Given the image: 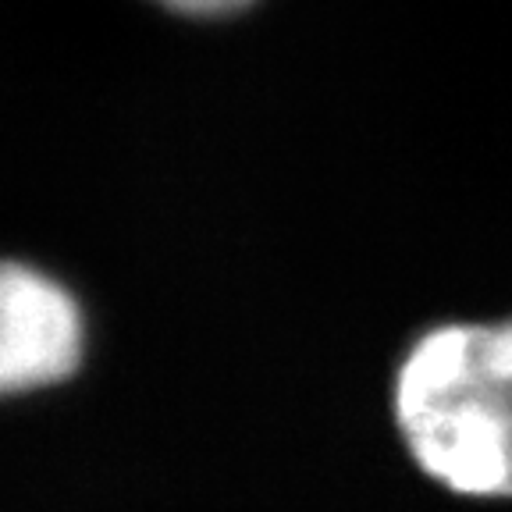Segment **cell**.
Returning <instances> with one entry per match:
<instances>
[{"mask_svg": "<svg viewBox=\"0 0 512 512\" xmlns=\"http://www.w3.org/2000/svg\"><path fill=\"white\" fill-rule=\"evenodd\" d=\"M395 420L431 480L470 498H512V317L441 324L406 349Z\"/></svg>", "mask_w": 512, "mask_h": 512, "instance_id": "cell-1", "label": "cell"}, {"mask_svg": "<svg viewBox=\"0 0 512 512\" xmlns=\"http://www.w3.org/2000/svg\"><path fill=\"white\" fill-rule=\"evenodd\" d=\"M157 4L185 18H228L246 11L253 0H157Z\"/></svg>", "mask_w": 512, "mask_h": 512, "instance_id": "cell-3", "label": "cell"}, {"mask_svg": "<svg viewBox=\"0 0 512 512\" xmlns=\"http://www.w3.org/2000/svg\"><path fill=\"white\" fill-rule=\"evenodd\" d=\"M86 349L75 296L29 264L0 260V395L72 377Z\"/></svg>", "mask_w": 512, "mask_h": 512, "instance_id": "cell-2", "label": "cell"}]
</instances>
